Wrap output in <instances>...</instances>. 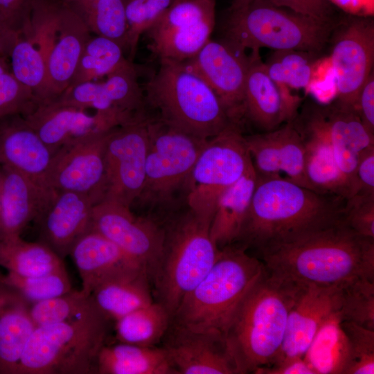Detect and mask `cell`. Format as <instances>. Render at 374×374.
I'll list each match as a JSON object with an SVG mask.
<instances>
[{"label":"cell","mask_w":374,"mask_h":374,"mask_svg":"<svg viewBox=\"0 0 374 374\" xmlns=\"http://www.w3.org/2000/svg\"><path fill=\"white\" fill-rule=\"evenodd\" d=\"M268 275L301 285L339 286L374 280V239L344 220L261 254Z\"/></svg>","instance_id":"1"},{"label":"cell","mask_w":374,"mask_h":374,"mask_svg":"<svg viewBox=\"0 0 374 374\" xmlns=\"http://www.w3.org/2000/svg\"><path fill=\"white\" fill-rule=\"evenodd\" d=\"M345 202L286 177H258L238 240L243 247H252L262 254L341 222Z\"/></svg>","instance_id":"2"},{"label":"cell","mask_w":374,"mask_h":374,"mask_svg":"<svg viewBox=\"0 0 374 374\" xmlns=\"http://www.w3.org/2000/svg\"><path fill=\"white\" fill-rule=\"evenodd\" d=\"M263 262L245 248L227 245L172 317L176 327L226 337L243 301L265 274Z\"/></svg>","instance_id":"3"},{"label":"cell","mask_w":374,"mask_h":374,"mask_svg":"<svg viewBox=\"0 0 374 374\" xmlns=\"http://www.w3.org/2000/svg\"><path fill=\"white\" fill-rule=\"evenodd\" d=\"M300 286L265 272L243 301L226 335L242 374L274 362Z\"/></svg>","instance_id":"4"},{"label":"cell","mask_w":374,"mask_h":374,"mask_svg":"<svg viewBox=\"0 0 374 374\" xmlns=\"http://www.w3.org/2000/svg\"><path fill=\"white\" fill-rule=\"evenodd\" d=\"M145 90V102L159 111V121L177 130L208 139L238 125L212 89L184 62L160 59Z\"/></svg>","instance_id":"5"},{"label":"cell","mask_w":374,"mask_h":374,"mask_svg":"<svg viewBox=\"0 0 374 374\" xmlns=\"http://www.w3.org/2000/svg\"><path fill=\"white\" fill-rule=\"evenodd\" d=\"M107 318L91 304L75 317L36 326L16 374H88L96 371L104 346Z\"/></svg>","instance_id":"6"},{"label":"cell","mask_w":374,"mask_h":374,"mask_svg":"<svg viewBox=\"0 0 374 374\" xmlns=\"http://www.w3.org/2000/svg\"><path fill=\"white\" fill-rule=\"evenodd\" d=\"M337 23L315 19L269 0H254L230 11L224 39L244 50L268 48L319 54L329 44Z\"/></svg>","instance_id":"7"},{"label":"cell","mask_w":374,"mask_h":374,"mask_svg":"<svg viewBox=\"0 0 374 374\" xmlns=\"http://www.w3.org/2000/svg\"><path fill=\"white\" fill-rule=\"evenodd\" d=\"M211 223L188 208L166 231L163 253L154 275L159 303L171 318L217 260L220 249L211 238Z\"/></svg>","instance_id":"8"},{"label":"cell","mask_w":374,"mask_h":374,"mask_svg":"<svg viewBox=\"0 0 374 374\" xmlns=\"http://www.w3.org/2000/svg\"><path fill=\"white\" fill-rule=\"evenodd\" d=\"M148 132L145 181L138 200L147 205L170 206L179 192L186 195L193 168L207 139L151 119Z\"/></svg>","instance_id":"9"},{"label":"cell","mask_w":374,"mask_h":374,"mask_svg":"<svg viewBox=\"0 0 374 374\" xmlns=\"http://www.w3.org/2000/svg\"><path fill=\"white\" fill-rule=\"evenodd\" d=\"M252 166L240 125H232L207 139L187 186L185 196L188 208L212 220L221 193Z\"/></svg>","instance_id":"10"},{"label":"cell","mask_w":374,"mask_h":374,"mask_svg":"<svg viewBox=\"0 0 374 374\" xmlns=\"http://www.w3.org/2000/svg\"><path fill=\"white\" fill-rule=\"evenodd\" d=\"M292 123L301 136L320 138L330 145L355 195L357 191L355 173L359 154L374 145V136L366 130L357 110L337 100L327 105L309 101L304 103Z\"/></svg>","instance_id":"11"},{"label":"cell","mask_w":374,"mask_h":374,"mask_svg":"<svg viewBox=\"0 0 374 374\" xmlns=\"http://www.w3.org/2000/svg\"><path fill=\"white\" fill-rule=\"evenodd\" d=\"M149 121L146 116L110 131L99 202H112L130 208L138 199L145 181Z\"/></svg>","instance_id":"12"},{"label":"cell","mask_w":374,"mask_h":374,"mask_svg":"<svg viewBox=\"0 0 374 374\" xmlns=\"http://www.w3.org/2000/svg\"><path fill=\"white\" fill-rule=\"evenodd\" d=\"M329 44L336 100L356 109L360 90L373 71V19L371 16L342 15L333 29Z\"/></svg>","instance_id":"13"},{"label":"cell","mask_w":374,"mask_h":374,"mask_svg":"<svg viewBox=\"0 0 374 374\" xmlns=\"http://www.w3.org/2000/svg\"><path fill=\"white\" fill-rule=\"evenodd\" d=\"M215 6V0H175L145 32L149 49L160 59H190L211 39Z\"/></svg>","instance_id":"14"},{"label":"cell","mask_w":374,"mask_h":374,"mask_svg":"<svg viewBox=\"0 0 374 374\" xmlns=\"http://www.w3.org/2000/svg\"><path fill=\"white\" fill-rule=\"evenodd\" d=\"M108 116L120 126L146 116L145 96L131 62L107 76L103 82L89 81L69 87L53 100Z\"/></svg>","instance_id":"15"},{"label":"cell","mask_w":374,"mask_h":374,"mask_svg":"<svg viewBox=\"0 0 374 374\" xmlns=\"http://www.w3.org/2000/svg\"><path fill=\"white\" fill-rule=\"evenodd\" d=\"M91 229L116 244L154 274L163 256L166 231L153 220L134 215L130 208L103 201L93 206Z\"/></svg>","instance_id":"16"},{"label":"cell","mask_w":374,"mask_h":374,"mask_svg":"<svg viewBox=\"0 0 374 374\" xmlns=\"http://www.w3.org/2000/svg\"><path fill=\"white\" fill-rule=\"evenodd\" d=\"M184 62L212 89L232 121L241 125L250 64L246 50L225 39H210L198 53Z\"/></svg>","instance_id":"17"},{"label":"cell","mask_w":374,"mask_h":374,"mask_svg":"<svg viewBox=\"0 0 374 374\" xmlns=\"http://www.w3.org/2000/svg\"><path fill=\"white\" fill-rule=\"evenodd\" d=\"M110 131L57 151L47 178L48 189L85 194L95 204L99 202L105 179V145Z\"/></svg>","instance_id":"18"},{"label":"cell","mask_w":374,"mask_h":374,"mask_svg":"<svg viewBox=\"0 0 374 374\" xmlns=\"http://www.w3.org/2000/svg\"><path fill=\"white\" fill-rule=\"evenodd\" d=\"M23 117L55 154L66 145L120 126L105 114H91L87 109L55 100L37 104Z\"/></svg>","instance_id":"19"},{"label":"cell","mask_w":374,"mask_h":374,"mask_svg":"<svg viewBox=\"0 0 374 374\" xmlns=\"http://www.w3.org/2000/svg\"><path fill=\"white\" fill-rule=\"evenodd\" d=\"M340 286H300L289 312L283 341L273 363L303 357L323 323L339 310Z\"/></svg>","instance_id":"20"},{"label":"cell","mask_w":374,"mask_h":374,"mask_svg":"<svg viewBox=\"0 0 374 374\" xmlns=\"http://www.w3.org/2000/svg\"><path fill=\"white\" fill-rule=\"evenodd\" d=\"M94 200L72 191H55L35 222L39 242L64 260L75 242L91 229Z\"/></svg>","instance_id":"21"},{"label":"cell","mask_w":374,"mask_h":374,"mask_svg":"<svg viewBox=\"0 0 374 374\" xmlns=\"http://www.w3.org/2000/svg\"><path fill=\"white\" fill-rule=\"evenodd\" d=\"M164 348L176 373L242 374L226 337L177 327L174 338Z\"/></svg>","instance_id":"22"},{"label":"cell","mask_w":374,"mask_h":374,"mask_svg":"<svg viewBox=\"0 0 374 374\" xmlns=\"http://www.w3.org/2000/svg\"><path fill=\"white\" fill-rule=\"evenodd\" d=\"M54 155L24 117L0 123V166L14 169L42 188L53 191L47 186V178Z\"/></svg>","instance_id":"23"},{"label":"cell","mask_w":374,"mask_h":374,"mask_svg":"<svg viewBox=\"0 0 374 374\" xmlns=\"http://www.w3.org/2000/svg\"><path fill=\"white\" fill-rule=\"evenodd\" d=\"M90 37L83 19L62 2L57 37L46 60L47 84L42 102L57 98L70 86Z\"/></svg>","instance_id":"24"},{"label":"cell","mask_w":374,"mask_h":374,"mask_svg":"<svg viewBox=\"0 0 374 374\" xmlns=\"http://www.w3.org/2000/svg\"><path fill=\"white\" fill-rule=\"evenodd\" d=\"M69 255L82 281L80 290L86 296H90L93 289L106 280L133 269H147L93 229L75 242Z\"/></svg>","instance_id":"25"},{"label":"cell","mask_w":374,"mask_h":374,"mask_svg":"<svg viewBox=\"0 0 374 374\" xmlns=\"http://www.w3.org/2000/svg\"><path fill=\"white\" fill-rule=\"evenodd\" d=\"M54 193L42 188L15 170L0 166V240L20 236Z\"/></svg>","instance_id":"26"},{"label":"cell","mask_w":374,"mask_h":374,"mask_svg":"<svg viewBox=\"0 0 374 374\" xmlns=\"http://www.w3.org/2000/svg\"><path fill=\"white\" fill-rule=\"evenodd\" d=\"M243 97V118L260 132H270L292 121L294 112L269 76L260 50L251 51Z\"/></svg>","instance_id":"27"},{"label":"cell","mask_w":374,"mask_h":374,"mask_svg":"<svg viewBox=\"0 0 374 374\" xmlns=\"http://www.w3.org/2000/svg\"><path fill=\"white\" fill-rule=\"evenodd\" d=\"M30 305L0 274V373L16 374L24 348L36 327Z\"/></svg>","instance_id":"28"},{"label":"cell","mask_w":374,"mask_h":374,"mask_svg":"<svg viewBox=\"0 0 374 374\" xmlns=\"http://www.w3.org/2000/svg\"><path fill=\"white\" fill-rule=\"evenodd\" d=\"M257 179L252 166L220 195L210 226L211 238L218 249L238 240L251 205Z\"/></svg>","instance_id":"29"},{"label":"cell","mask_w":374,"mask_h":374,"mask_svg":"<svg viewBox=\"0 0 374 374\" xmlns=\"http://www.w3.org/2000/svg\"><path fill=\"white\" fill-rule=\"evenodd\" d=\"M150 274L139 268L99 284L90 294L98 309L107 318L117 320L153 302L149 287Z\"/></svg>","instance_id":"30"},{"label":"cell","mask_w":374,"mask_h":374,"mask_svg":"<svg viewBox=\"0 0 374 374\" xmlns=\"http://www.w3.org/2000/svg\"><path fill=\"white\" fill-rule=\"evenodd\" d=\"M96 371L99 374L176 373L165 348L122 342L101 348Z\"/></svg>","instance_id":"31"},{"label":"cell","mask_w":374,"mask_h":374,"mask_svg":"<svg viewBox=\"0 0 374 374\" xmlns=\"http://www.w3.org/2000/svg\"><path fill=\"white\" fill-rule=\"evenodd\" d=\"M337 310L323 323L303 355L314 374H346L350 364L348 339Z\"/></svg>","instance_id":"32"},{"label":"cell","mask_w":374,"mask_h":374,"mask_svg":"<svg viewBox=\"0 0 374 374\" xmlns=\"http://www.w3.org/2000/svg\"><path fill=\"white\" fill-rule=\"evenodd\" d=\"M305 147V175L311 190L347 199L353 186L339 168L330 145L323 139L302 136Z\"/></svg>","instance_id":"33"},{"label":"cell","mask_w":374,"mask_h":374,"mask_svg":"<svg viewBox=\"0 0 374 374\" xmlns=\"http://www.w3.org/2000/svg\"><path fill=\"white\" fill-rule=\"evenodd\" d=\"M0 266L23 277L42 276L65 268L63 259L40 242L20 236L0 240Z\"/></svg>","instance_id":"34"},{"label":"cell","mask_w":374,"mask_h":374,"mask_svg":"<svg viewBox=\"0 0 374 374\" xmlns=\"http://www.w3.org/2000/svg\"><path fill=\"white\" fill-rule=\"evenodd\" d=\"M318 54L298 50H277L265 62L267 72L276 83L283 98L298 112L300 99L291 89H305L310 85Z\"/></svg>","instance_id":"35"},{"label":"cell","mask_w":374,"mask_h":374,"mask_svg":"<svg viewBox=\"0 0 374 374\" xmlns=\"http://www.w3.org/2000/svg\"><path fill=\"white\" fill-rule=\"evenodd\" d=\"M126 0H88L66 4L83 19L90 32L127 48Z\"/></svg>","instance_id":"36"},{"label":"cell","mask_w":374,"mask_h":374,"mask_svg":"<svg viewBox=\"0 0 374 374\" xmlns=\"http://www.w3.org/2000/svg\"><path fill=\"white\" fill-rule=\"evenodd\" d=\"M171 317L159 302L135 310L116 320L119 342L152 346L165 335Z\"/></svg>","instance_id":"37"},{"label":"cell","mask_w":374,"mask_h":374,"mask_svg":"<svg viewBox=\"0 0 374 374\" xmlns=\"http://www.w3.org/2000/svg\"><path fill=\"white\" fill-rule=\"evenodd\" d=\"M129 62L123 55V48L116 42L100 36H91L70 86L107 76Z\"/></svg>","instance_id":"38"},{"label":"cell","mask_w":374,"mask_h":374,"mask_svg":"<svg viewBox=\"0 0 374 374\" xmlns=\"http://www.w3.org/2000/svg\"><path fill=\"white\" fill-rule=\"evenodd\" d=\"M10 56L13 75L33 91L38 103L42 102L47 84L46 62L43 54L30 38L19 34Z\"/></svg>","instance_id":"39"},{"label":"cell","mask_w":374,"mask_h":374,"mask_svg":"<svg viewBox=\"0 0 374 374\" xmlns=\"http://www.w3.org/2000/svg\"><path fill=\"white\" fill-rule=\"evenodd\" d=\"M338 311L342 321L374 330V280L362 278L341 285Z\"/></svg>","instance_id":"40"},{"label":"cell","mask_w":374,"mask_h":374,"mask_svg":"<svg viewBox=\"0 0 374 374\" xmlns=\"http://www.w3.org/2000/svg\"><path fill=\"white\" fill-rule=\"evenodd\" d=\"M1 276L30 304L58 296L72 290L66 269L32 277H23L10 272L1 274Z\"/></svg>","instance_id":"41"},{"label":"cell","mask_w":374,"mask_h":374,"mask_svg":"<svg viewBox=\"0 0 374 374\" xmlns=\"http://www.w3.org/2000/svg\"><path fill=\"white\" fill-rule=\"evenodd\" d=\"M92 303L80 290H71L64 294L30 305V314L35 326L52 324L71 319Z\"/></svg>","instance_id":"42"},{"label":"cell","mask_w":374,"mask_h":374,"mask_svg":"<svg viewBox=\"0 0 374 374\" xmlns=\"http://www.w3.org/2000/svg\"><path fill=\"white\" fill-rule=\"evenodd\" d=\"M280 170L286 178L310 189L305 175V147L291 121L277 128Z\"/></svg>","instance_id":"43"},{"label":"cell","mask_w":374,"mask_h":374,"mask_svg":"<svg viewBox=\"0 0 374 374\" xmlns=\"http://www.w3.org/2000/svg\"><path fill=\"white\" fill-rule=\"evenodd\" d=\"M175 0H126L127 49L133 57L141 35L149 30Z\"/></svg>","instance_id":"44"},{"label":"cell","mask_w":374,"mask_h":374,"mask_svg":"<svg viewBox=\"0 0 374 374\" xmlns=\"http://www.w3.org/2000/svg\"><path fill=\"white\" fill-rule=\"evenodd\" d=\"M258 178L280 177V163L277 129L244 136Z\"/></svg>","instance_id":"45"},{"label":"cell","mask_w":374,"mask_h":374,"mask_svg":"<svg viewBox=\"0 0 374 374\" xmlns=\"http://www.w3.org/2000/svg\"><path fill=\"white\" fill-rule=\"evenodd\" d=\"M38 104L33 91L20 82L0 59V118L25 114Z\"/></svg>","instance_id":"46"},{"label":"cell","mask_w":374,"mask_h":374,"mask_svg":"<svg viewBox=\"0 0 374 374\" xmlns=\"http://www.w3.org/2000/svg\"><path fill=\"white\" fill-rule=\"evenodd\" d=\"M341 326L350 350V364L346 374H373L374 330L348 321H342Z\"/></svg>","instance_id":"47"},{"label":"cell","mask_w":374,"mask_h":374,"mask_svg":"<svg viewBox=\"0 0 374 374\" xmlns=\"http://www.w3.org/2000/svg\"><path fill=\"white\" fill-rule=\"evenodd\" d=\"M344 221L357 234L374 239V194L356 193L346 199Z\"/></svg>","instance_id":"48"},{"label":"cell","mask_w":374,"mask_h":374,"mask_svg":"<svg viewBox=\"0 0 374 374\" xmlns=\"http://www.w3.org/2000/svg\"><path fill=\"white\" fill-rule=\"evenodd\" d=\"M274 4L289 8L315 19L337 23L342 16L330 0H269Z\"/></svg>","instance_id":"49"},{"label":"cell","mask_w":374,"mask_h":374,"mask_svg":"<svg viewBox=\"0 0 374 374\" xmlns=\"http://www.w3.org/2000/svg\"><path fill=\"white\" fill-rule=\"evenodd\" d=\"M33 0H0V24L21 34L30 17Z\"/></svg>","instance_id":"50"},{"label":"cell","mask_w":374,"mask_h":374,"mask_svg":"<svg viewBox=\"0 0 374 374\" xmlns=\"http://www.w3.org/2000/svg\"><path fill=\"white\" fill-rule=\"evenodd\" d=\"M355 175L357 185L356 193L374 194V145L359 153Z\"/></svg>","instance_id":"51"},{"label":"cell","mask_w":374,"mask_h":374,"mask_svg":"<svg viewBox=\"0 0 374 374\" xmlns=\"http://www.w3.org/2000/svg\"><path fill=\"white\" fill-rule=\"evenodd\" d=\"M356 109L366 130L374 136V74L367 78L360 90Z\"/></svg>","instance_id":"52"},{"label":"cell","mask_w":374,"mask_h":374,"mask_svg":"<svg viewBox=\"0 0 374 374\" xmlns=\"http://www.w3.org/2000/svg\"><path fill=\"white\" fill-rule=\"evenodd\" d=\"M257 374H314L301 357H294L276 362L269 366L256 369Z\"/></svg>","instance_id":"53"},{"label":"cell","mask_w":374,"mask_h":374,"mask_svg":"<svg viewBox=\"0 0 374 374\" xmlns=\"http://www.w3.org/2000/svg\"><path fill=\"white\" fill-rule=\"evenodd\" d=\"M342 12L353 15L373 16L374 0H330Z\"/></svg>","instance_id":"54"},{"label":"cell","mask_w":374,"mask_h":374,"mask_svg":"<svg viewBox=\"0 0 374 374\" xmlns=\"http://www.w3.org/2000/svg\"><path fill=\"white\" fill-rule=\"evenodd\" d=\"M19 34L4 27L0 24V59L10 55L12 48Z\"/></svg>","instance_id":"55"},{"label":"cell","mask_w":374,"mask_h":374,"mask_svg":"<svg viewBox=\"0 0 374 374\" xmlns=\"http://www.w3.org/2000/svg\"><path fill=\"white\" fill-rule=\"evenodd\" d=\"M254 0H231L229 11H235L241 9L248 6Z\"/></svg>","instance_id":"56"},{"label":"cell","mask_w":374,"mask_h":374,"mask_svg":"<svg viewBox=\"0 0 374 374\" xmlns=\"http://www.w3.org/2000/svg\"><path fill=\"white\" fill-rule=\"evenodd\" d=\"M63 3L69 4L74 2H78V1H88V0H61Z\"/></svg>","instance_id":"57"}]
</instances>
